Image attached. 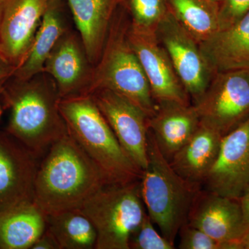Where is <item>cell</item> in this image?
Returning <instances> with one entry per match:
<instances>
[{
    "mask_svg": "<svg viewBox=\"0 0 249 249\" xmlns=\"http://www.w3.org/2000/svg\"><path fill=\"white\" fill-rule=\"evenodd\" d=\"M34 201L47 215L81 209L107 182L75 139L67 133L41 159Z\"/></svg>",
    "mask_w": 249,
    "mask_h": 249,
    "instance_id": "cell-1",
    "label": "cell"
},
{
    "mask_svg": "<svg viewBox=\"0 0 249 249\" xmlns=\"http://www.w3.org/2000/svg\"><path fill=\"white\" fill-rule=\"evenodd\" d=\"M0 90L10 109L6 132L37 158L41 160L54 142L68 133L59 109L58 88L45 72L25 80L12 77Z\"/></svg>",
    "mask_w": 249,
    "mask_h": 249,
    "instance_id": "cell-2",
    "label": "cell"
},
{
    "mask_svg": "<svg viewBox=\"0 0 249 249\" xmlns=\"http://www.w3.org/2000/svg\"><path fill=\"white\" fill-rule=\"evenodd\" d=\"M59 109L67 132L101 170L107 183L142 178V170L124 151L91 94L61 98Z\"/></svg>",
    "mask_w": 249,
    "mask_h": 249,
    "instance_id": "cell-3",
    "label": "cell"
},
{
    "mask_svg": "<svg viewBox=\"0 0 249 249\" xmlns=\"http://www.w3.org/2000/svg\"><path fill=\"white\" fill-rule=\"evenodd\" d=\"M201 188L177 174L148 129L147 165L141 178V193L149 217L173 245Z\"/></svg>",
    "mask_w": 249,
    "mask_h": 249,
    "instance_id": "cell-4",
    "label": "cell"
},
{
    "mask_svg": "<svg viewBox=\"0 0 249 249\" xmlns=\"http://www.w3.org/2000/svg\"><path fill=\"white\" fill-rule=\"evenodd\" d=\"M128 16L115 13L97 63L89 92L106 89L122 95L152 117L157 105L148 80L128 37Z\"/></svg>",
    "mask_w": 249,
    "mask_h": 249,
    "instance_id": "cell-5",
    "label": "cell"
},
{
    "mask_svg": "<svg viewBox=\"0 0 249 249\" xmlns=\"http://www.w3.org/2000/svg\"><path fill=\"white\" fill-rule=\"evenodd\" d=\"M80 210L97 232L96 249H129L131 234L147 214L141 178L104 185Z\"/></svg>",
    "mask_w": 249,
    "mask_h": 249,
    "instance_id": "cell-6",
    "label": "cell"
},
{
    "mask_svg": "<svg viewBox=\"0 0 249 249\" xmlns=\"http://www.w3.org/2000/svg\"><path fill=\"white\" fill-rule=\"evenodd\" d=\"M193 106L201 124L225 135L249 117V69L214 73Z\"/></svg>",
    "mask_w": 249,
    "mask_h": 249,
    "instance_id": "cell-7",
    "label": "cell"
},
{
    "mask_svg": "<svg viewBox=\"0 0 249 249\" xmlns=\"http://www.w3.org/2000/svg\"><path fill=\"white\" fill-rule=\"evenodd\" d=\"M159 40L190 97H200L213 76L199 44L168 11L157 29Z\"/></svg>",
    "mask_w": 249,
    "mask_h": 249,
    "instance_id": "cell-8",
    "label": "cell"
},
{
    "mask_svg": "<svg viewBox=\"0 0 249 249\" xmlns=\"http://www.w3.org/2000/svg\"><path fill=\"white\" fill-rule=\"evenodd\" d=\"M90 94L124 151L143 171L147 165L149 116L127 98L111 90L98 89Z\"/></svg>",
    "mask_w": 249,
    "mask_h": 249,
    "instance_id": "cell-9",
    "label": "cell"
},
{
    "mask_svg": "<svg viewBox=\"0 0 249 249\" xmlns=\"http://www.w3.org/2000/svg\"><path fill=\"white\" fill-rule=\"evenodd\" d=\"M50 0H0V58L16 70L25 61Z\"/></svg>",
    "mask_w": 249,
    "mask_h": 249,
    "instance_id": "cell-10",
    "label": "cell"
},
{
    "mask_svg": "<svg viewBox=\"0 0 249 249\" xmlns=\"http://www.w3.org/2000/svg\"><path fill=\"white\" fill-rule=\"evenodd\" d=\"M203 186L206 191L236 199L249 189V117L223 136Z\"/></svg>",
    "mask_w": 249,
    "mask_h": 249,
    "instance_id": "cell-11",
    "label": "cell"
},
{
    "mask_svg": "<svg viewBox=\"0 0 249 249\" xmlns=\"http://www.w3.org/2000/svg\"><path fill=\"white\" fill-rule=\"evenodd\" d=\"M129 42L148 80L152 98L157 104L177 103L191 105L190 96L178 78L157 32H145L129 25Z\"/></svg>",
    "mask_w": 249,
    "mask_h": 249,
    "instance_id": "cell-12",
    "label": "cell"
},
{
    "mask_svg": "<svg viewBox=\"0 0 249 249\" xmlns=\"http://www.w3.org/2000/svg\"><path fill=\"white\" fill-rule=\"evenodd\" d=\"M94 65L78 32L68 29L46 60L43 71L53 78L60 98L89 94Z\"/></svg>",
    "mask_w": 249,
    "mask_h": 249,
    "instance_id": "cell-13",
    "label": "cell"
},
{
    "mask_svg": "<svg viewBox=\"0 0 249 249\" xmlns=\"http://www.w3.org/2000/svg\"><path fill=\"white\" fill-rule=\"evenodd\" d=\"M39 160L9 132L0 131V211L34 201Z\"/></svg>",
    "mask_w": 249,
    "mask_h": 249,
    "instance_id": "cell-14",
    "label": "cell"
},
{
    "mask_svg": "<svg viewBox=\"0 0 249 249\" xmlns=\"http://www.w3.org/2000/svg\"><path fill=\"white\" fill-rule=\"evenodd\" d=\"M235 199L201 190L186 223L222 243L224 249H234L247 232L240 204Z\"/></svg>",
    "mask_w": 249,
    "mask_h": 249,
    "instance_id": "cell-15",
    "label": "cell"
},
{
    "mask_svg": "<svg viewBox=\"0 0 249 249\" xmlns=\"http://www.w3.org/2000/svg\"><path fill=\"white\" fill-rule=\"evenodd\" d=\"M199 124L200 120L194 106L177 103L157 104L155 114L148 119L149 130L169 162L191 138Z\"/></svg>",
    "mask_w": 249,
    "mask_h": 249,
    "instance_id": "cell-16",
    "label": "cell"
},
{
    "mask_svg": "<svg viewBox=\"0 0 249 249\" xmlns=\"http://www.w3.org/2000/svg\"><path fill=\"white\" fill-rule=\"evenodd\" d=\"M199 47L213 74L249 69V12L231 27L217 31Z\"/></svg>",
    "mask_w": 249,
    "mask_h": 249,
    "instance_id": "cell-17",
    "label": "cell"
},
{
    "mask_svg": "<svg viewBox=\"0 0 249 249\" xmlns=\"http://www.w3.org/2000/svg\"><path fill=\"white\" fill-rule=\"evenodd\" d=\"M222 138L219 132L200 124L191 138L173 156L170 165L185 181L202 186L217 158Z\"/></svg>",
    "mask_w": 249,
    "mask_h": 249,
    "instance_id": "cell-18",
    "label": "cell"
},
{
    "mask_svg": "<svg viewBox=\"0 0 249 249\" xmlns=\"http://www.w3.org/2000/svg\"><path fill=\"white\" fill-rule=\"evenodd\" d=\"M121 0H68L90 62L97 63Z\"/></svg>",
    "mask_w": 249,
    "mask_h": 249,
    "instance_id": "cell-19",
    "label": "cell"
},
{
    "mask_svg": "<svg viewBox=\"0 0 249 249\" xmlns=\"http://www.w3.org/2000/svg\"><path fill=\"white\" fill-rule=\"evenodd\" d=\"M47 229V214L34 201L0 211V249H29Z\"/></svg>",
    "mask_w": 249,
    "mask_h": 249,
    "instance_id": "cell-20",
    "label": "cell"
},
{
    "mask_svg": "<svg viewBox=\"0 0 249 249\" xmlns=\"http://www.w3.org/2000/svg\"><path fill=\"white\" fill-rule=\"evenodd\" d=\"M61 1L50 0L29 55L14 73L15 78L25 80L43 71L46 60L58 39L69 29L60 11Z\"/></svg>",
    "mask_w": 249,
    "mask_h": 249,
    "instance_id": "cell-21",
    "label": "cell"
},
{
    "mask_svg": "<svg viewBox=\"0 0 249 249\" xmlns=\"http://www.w3.org/2000/svg\"><path fill=\"white\" fill-rule=\"evenodd\" d=\"M168 11L201 44L219 31V3L210 0H166Z\"/></svg>",
    "mask_w": 249,
    "mask_h": 249,
    "instance_id": "cell-22",
    "label": "cell"
},
{
    "mask_svg": "<svg viewBox=\"0 0 249 249\" xmlns=\"http://www.w3.org/2000/svg\"><path fill=\"white\" fill-rule=\"evenodd\" d=\"M47 229L60 249H96L97 232L80 209L47 215Z\"/></svg>",
    "mask_w": 249,
    "mask_h": 249,
    "instance_id": "cell-23",
    "label": "cell"
},
{
    "mask_svg": "<svg viewBox=\"0 0 249 249\" xmlns=\"http://www.w3.org/2000/svg\"><path fill=\"white\" fill-rule=\"evenodd\" d=\"M130 27L145 32H157L168 13L166 0H124Z\"/></svg>",
    "mask_w": 249,
    "mask_h": 249,
    "instance_id": "cell-24",
    "label": "cell"
},
{
    "mask_svg": "<svg viewBox=\"0 0 249 249\" xmlns=\"http://www.w3.org/2000/svg\"><path fill=\"white\" fill-rule=\"evenodd\" d=\"M174 249L175 245L156 230L148 214L129 237V249Z\"/></svg>",
    "mask_w": 249,
    "mask_h": 249,
    "instance_id": "cell-25",
    "label": "cell"
},
{
    "mask_svg": "<svg viewBox=\"0 0 249 249\" xmlns=\"http://www.w3.org/2000/svg\"><path fill=\"white\" fill-rule=\"evenodd\" d=\"M181 249H224V245L202 231L185 224L178 232Z\"/></svg>",
    "mask_w": 249,
    "mask_h": 249,
    "instance_id": "cell-26",
    "label": "cell"
},
{
    "mask_svg": "<svg viewBox=\"0 0 249 249\" xmlns=\"http://www.w3.org/2000/svg\"><path fill=\"white\" fill-rule=\"evenodd\" d=\"M249 12V0H222L219 3V30L231 27Z\"/></svg>",
    "mask_w": 249,
    "mask_h": 249,
    "instance_id": "cell-27",
    "label": "cell"
},
{
    "mask_svg": "<svg viewBox=\"0 0 249 249\" xmlns=\"http://www.w3.org/2000/svg\"><path fill=\"white\" fill-rule=\"evenodd\" d=\"M31 249H60L56 240L47 229L37 239Z\"/></svg>",
    "mask_w": 249,
    "mask_h": 249,
    "instance_id": "cell-28",
    "label": "cell"
},
{
    "mask_svg": "<svg viewBox=\"0 0 249 249\" xmlns=\"http://www.w3.org/2000/svg\"><path fill=\"white\" fill-rule=\"evenodd\" d=\"M16 69L0 58V87L14 76Z\"/></svg>",
    "mask_w": 249,
    "mask_h": 249,
    "instance_id": "cell-29",
    "label": "cell"
},
{
    "mask_svg": "<svg viewBox=\"0 0 249 249\" xmlns=\"http://www.w3.org/2000/svg\"><path fill=\"white\" fill-rule=\"evenodd\" d=\"M240 207L247 231H249V188L240 198Z\"/></svg>",
    "mask_w": 249,
    "mask_h": 249,
    "instance_id": "cell-30",
    "label": "cell"
},
{
    "mask_svg": "<svg viewBox=\"0 0 249 249\" xmlns=\"http://www.w3.org/2000/svg\"><path fill=\"white\" fill-rule=\"evenodd\" d=\"M237 249H249V231L246 232L245 235L237 242Z\"/></svg>",
    "mask_w": 249,
    "mask_h": 249,
    "instance_id": "cell-31",
    "label": "cell"
},
{
    "mask_svg": "<svg viewBox=\"0 0 249 249\" xmlns=\"http://www.w3.org/2000/svg\"><path fill=\"white\" fill-rule=\"evenodd\" d=\"M210 1H214V2L219 3L222 0H210Z\"/></svg>",
    "mask_w": 249,
    "mask_h": 249,
    "instance_id": "cell-32",
    "label": "cell"
},
{
    "mask_svg": "<svg viewBox=\"0 0 249 249\" xmlns=\"http://www.w3.org/2000/svg\"><path fill=\"white\" fill-rule=\"evenodd\" d=\"M52 1H61V0H52Z\"/></svg>",
    "mask_w": 249,
    "mask_h": 249,
    "instance_id": "cell-33",
    "label": "cell"
}]
</instances>
